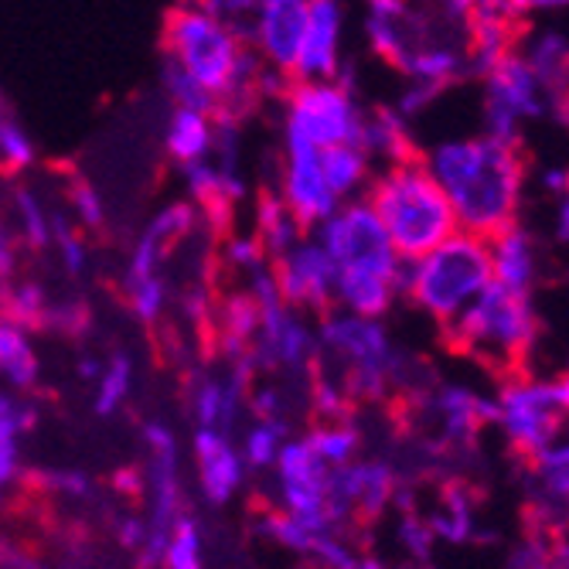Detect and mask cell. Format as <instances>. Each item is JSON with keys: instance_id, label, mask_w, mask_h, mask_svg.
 Returning <instances> with one entry per match:
<instances>
[{"instance_id": "obj_1", "label": "cell", "mask_w": 569, "mask_h": 569, "mask_svg": "<svg viewBox=\"0 0 569 569\" xmlns=\"http://www.w3.org/2000/svg\"><path fill=\"white\" fill-rule=\"evenodd\" d=\"M420 158L447 194L457 229L481 239L498 236L522 219L532 181L526 147L478 133H450L433 140Z\"/></svg>"}, {"instance_id": "obj_2", "label": "cell", "mask_w": 569, "mask_h": 569, "mask_svg": "<svg viewBox=\"0 0 569 569\" xmlns=\"http://www.w3.org/2000/svg\"><path fill=\"white\" fill-rule=\"evenodd\" d=\"M164 59L178 62L204 92H212L216 113L229 120H246L260 102L263 62L252 56L239 28L212 18L201 8H171L164 18Z\"/></svg>"}, {"instance_id": "obj_3", "label": "cell", "mask_w": 569, "mask_h": 569, "mask_svg": "<svg viewBox=\"0 0 569 569\" xmlns=\"http://www.w3.org/2000/svg\"><path fill=\"white\" fill-rule=\"evenodd\" d=\"M542 335L536 293L508 290L491 280V287L460 315L443 325V341L468 355L498 376H522L526 361L536 351V341Z\"/></svg>"}, {"instance_id": "obj_4", "label": "cell", "mask_w": 569, "mask_h": 569, "mask_svg": "<svg viewBox=\"0 0 569 569\" xmlns=\"http://www.w3.org/2000/svg\"><path fill=\"white\" fill-rule=\"evenodd\" d=\"M366 201L379 216L399 260H417L457 232L450 201L427 171L423 158L376 168Z\"/></svg>"}, {"instance_id": "obj_5", "label": "cell", "mask_w": 569, "mask_h": 569, "mask_svg": "<svg viewBox=\"0 0 569 569\" xmlns=\"http://www.w3.org/2000/svg\"><path fill=\"white\" fill-rule=\"evenodd\" d=\"M396 287L399 300H409L433 325H450L491 287L488 239L457 229L417 260H402Z\"/></svg>"}, {"instance_id": "obj_6", "label": "cell", "mask_w": 569, "mask_h": 569, "mask_svg": "<svg viewBox=\"0 0 569 569\" xmlns=\"http://www.w3.org/2000/svg\"><path fill=\"white\" fill-rule=\"evenodd\" d=\"M481 133L501 143L526 147V130L536 123H549L552 117L566 123L569 99H556L532 76L519 51L491 66L481 79Z\"/></svg>"}, {"instance_id": "obj_7", "label": "cell", "mask_w": 569, "mask_h": 569, "mask_svg": "<svg viewBox=\"0 0 569 569\" xmlns=\"http://www.w3.org/2000/svg\"><path fill=\"white\" fill-rule=\"evenodd\" d=\"M280 143L328 150L338 143H355L361 127V99L338 79L321 82H290L283 96Z\"/></svg>"}, {"instance_id": "obj_8", "label": "cell", "mask_w": 569, "mask_h": 569, "mask_svg": "<svg viewBox=\"0 0 569 569\" xmlns=\"http://www.w3.org/2000/svg\"><path fill=\"white\" fill-rule=\"evenodd\" d=\"M566 409H569L566 376L536 379L522 372L501 379L495 399V423H501L515 457L529 460L539 447L566 433Z\"/></svg>"}, {"instance_id": "obj_9", "label": "cell", "mask_w": 569, "mask_h": 569, "mask_svg": "<svg viewBox=\"0 0 569 569\" xmlns=\"http://www.w3.org/2000/svg\"><path fill=\"white\" fill-rule=\"evenodd\" d=\"M310 236H315L321 249L331 256L335 270H361V273H379L392 280L399 277L402 260L366 198L341 201L328 219H321L310 229Z\"/></svg>"}, {"instance_id": "obj_10", "label": "cell", "mask_w": 569, "mask_h": 569, "mask_svg": "<svg viewBox=\"0 0 569 569\" xmlns=\"http://www.w3.org/2000/svg\"><path fill=\"white\" fill-rule=\"evenodd\" d=\"M273 283L280 290V300L303 310V315H325L335 307V263L331 256L321 249L315 236H303L293 242L283 256L270 260Z\"/></svg>"}, {"instance_id": "obj_11", "label": "cell", "mask_w": 569, "mask_h": 569, "mask_svg": "<svg viewBox=\"0 0 569 569\" xmlns=\"http://www.w3.org/2000/svg\"><path fill=\"white\" fill-rule=\"evenodd\" d=\"M345 31H348V11L345 0H310L307 4V24L297 48V59L290 69L293 82H321L335 79L345 66Z\"/></svg>"}, {"instance_id": "obj_12", "label": "cell", "mask_w": 569, "mask_h": 569, "mask_svg": "<svg viewBox=\"0 0 569 569\" xmlns=\"http://www.w3.org/2000/svg\"><path fill=\"white\" fill-rule=\"evenodd\" d=\"M307 4L310 0H256L242 38L267 69L290 76L307 24Z\"/></svg>"}, {"instance_id": "obj_13", "label": "cell", "mask_w": 569, "mask_h": 569, "mask_svg": "<svg viewBox=\"0 0 569 569\" xmlns=\"http://www.w3.org/2000/svg\"><path fill=\"white\" fill-rule=\"evenodd\" d=\"M198 226H201V212L188 198L161 204V209L147 219V226L140 229V236L127 256L123 283L147 280V277H164V263L171 260V252L184 239H191Z\"/></svg>"}, {"instance_id": "obj_14", "label": "cell", "mask_w": 569, "mask_h": 569, "mask_svg": "<svg viewBox=\"0 0 569 569\" xmlns=\"http://www.w3.org/2000/svg\"><path fill=\"white\" fill-rule=\"evenodd\" d=\"M318 153L321 150L280 143V168H277V188H273L307 232L341 204L325 184Z\"/></svg>"}, {"instance_id": "obj_15", "label": "cell", "mask_w": 569, "mask_h": 569, "mask_svg": "<svg viewBox=\"0 0 569 569\" xmlns=\"http://www.w3.org/2000/svg\"><path fill=\"white\" fill-rule=\"evenodd\" d=\"M178 171H181L184 198L201 212V219H209L212 226L229 222L236 204L246 201V194H249V184H246L239 164H222L216 158H201V161L184 164Z\"/></svg>"}, {"instance_id": "obj_16", "label": "cell", "mask_w": 569, "mask_h": 569, "mask_svg": "<svg viewBox=\"0 0 569 569\" xmlns=\"http://www.w3.org/2000/svg\"><path fill=\"white\" fill-rule=\"evenodd\" d=\"M488 256L495 283L519 293H536V287L542 283V242L522 219L488 239Z\"/></svg>"}, {"instance_id": "obj_17", "label": "cell", "mask_w": 569, "mask_h": 569, "mask_svg": "<svg viewBox=\"0 0 569 569\" xmlns=\"http://www.w3.org/2000/svg\"><path fill=\"white\" fill-rule=\"evenodd\" d=\"M522 21H511L491 8L475 4L463 21V59H468V79H481L491 66H498L508 51L519 44Z\"/></svg>"}, {"instance_id": "obj_18", "label": "cell", "mask_w": 569, "mask_h": 569, "mask_svg": "<svg viewBox=\"0 0 569 569\" xmlns=\"http://www.w3.org/2000/svg\"><path fill=\"white\" fill-rule=\"evenodd\" d=\"M355 143L369 153V161L376 168L420 158V143H417V133H412V123L402 120L389 102L361 113V127H358Z\"/></svg>"}, {"instance_id": "obj_19", "label": "cell", "mask_w": 569, "mask_h": 569, "mask_svg": "<svg viewBox=\"0 0 569 569\" xmlns=\"http://www.w3.org/2000/svg\"><path fill=\"white\" fill-rule=\"evenodd\" d=\"M515 51L532 69V76L552 92L556 99L569 96V38L559 24H536L519 31Z\"/></svg>"}, {"instance_id": "obj_20", "label": "cell", "mask_w": 569, "mask_h": 569, "mask_svg": "<svg viewBox=\"0 0 569 569\" xmlns=\"http://www.w3.org/2000/svg\"><path fill=\"white\" fill-rule=\"evenodd\" d=\"M402 79H417L440 86L443 92L450 86L468 82V59H463V38H430L417 44L396 69Z\"/></svg>"}, {"instance_id": "obj_21", "label": "cell", "mask_w": 569, "mask_h": 569, "mask_svg": "<svg viewBox=\"0 0 569 569\" xmlns=\"http://www.w3.org/2000/svg\"><path fill=\"white\" fill-rule=\"evenodd\" d=\"M194 460H198L201 491L209 495V501H216V505L229 501L232 491L242 481V460L232 450L229 437L198 427V433H194Z\"/></svg>"}, {"instance_id": "obj_22", "label": "cell", "mask_w": 569, "mask_h": 569, "mask_svg": "<svg viewBox=\"0 0 569 569\" xmlns=\"http://www.w3.org/2000/svg\"><path fill=\"white\" fill-rule=\"evenodd\" d=\"M161 143H164V153L171 158V164H178V168L209 158L216 147V117L201 113V110L171 107L164 130H161Z\"/></svg>"}, {"instance_id": "obj_23", "label": "cell", "mask_w": 569, "mask_h": 569, "mask_svg": "<svg viewBox=\"0 0 569 569\" xmlns=\"http://www.w3.org/2000/svg\"><path fill=\"white\" fill-rule=\"evenodd\" d=\"M399 303V290L392 277L338 270L335 273V307L358 318H386Z\"/></svg>"}, {"instance_id": "obj_24", "label": "cell", "mask_w": 569, "mask_h": 569, "mask_svg": "<svg viewBox=\"0 0 569 569\" xmlns=\"http://www.w3.org/2000/svg\"><path fill=\"white\" fill-rule=\"evenodd\" d=\"M318 161H321L325 184H328V191H331L338 201L366 198L369 181H372V174H376V164L369 161V153L361 150L358 143L328 147V150L318 153Z\"/></svg>"}, {"instance_id": "obj_25", "label": "cell", "mask_w": 569, "mask_h": 569, "mask_svg": "<svg viewBox=\"0 0 569 569\" xmlns=\"http://www.w3.org/2000/svg\"><path fill=\"white\" fill-rule=\"evenodd\" d=\"M252 236L260 239L267 260H277L283 256L293 242H300L307 236V229L297 222V216L280 201V194L270 188L256 198V209H252Z\"/></svg>"}, {"instance_id": "obj_26", "label": "cell", "mask_w": 569, "mask_h": 569, "mask_svg": "<svg viewBox=\"0 0 569 569\" xmlns=\"http://www.w3.org/2000/svg\"><path fill=\"white\" fill-rule=\"evenodd\" d=\"M38 372L41 366L31 345V331L0 318V382H8L11 389H31L38 382Z\"/></svg>"}, {"instance_id": "obj_27", "label": "cell", "mask_w": 569, "mask_h": 569, "mask_svg": "<svg viewBox=\"0 0 569 569\" xmlns=\"http://www.w3.org/2000/svg\"><path fill=\"white\" fill-rule=\"evenodd\" d=\"M11 226L18 232V239L28 249H48L51 246V201H44V194L31 184H18L11 194Z\"/></svg>"}, {"instance_id": "obj_28", "label": "cell", "mask_w": 569, "mask_h": 569, "mask_svg": "<svg viewBox=\"0 0 569 569\" xmlns=\"http://www.w3.org/2000/svg\"><path fill=\"white\" fill-rule=\"evenodd\" d=\"M48 303H51V297L38 280H11V283H4V315L0 318L21 325L24 331H38V328H44Z\"/></svg>"}, {"instance_id": "obj_29", "label": "cell", "mask_w": 569, "mask_h": 569, "mask_svg": "<svg viewBox=\"0 0 569 569\" xmlns=\"http://www.w3.org/2000/svg\"><path fill=\"white\" fill-rule=\"evenodd\" d=\"M307 443L328 463V468H341V463L355 460V453L361 447V433L355 430L351 420H345V423H315Z\"/></svg>"}, {"instance_id": "obj_30", "label": "cell", "mask_w": 569, "mask_h": 569, "mask_svg": "<svg viewBox=\"0 0 569 569\" xmlns=\"http://www.w3.org/2000/svg\"><path fill=\"white\" fill-rule=\"evenodd\" d=\"M130 386H133V361H130V355L117 351L96 376V412L99 417L117 412L123 406V399L130 396Z\"/></svg>"}, {"instance_id": "obj_31", "label": "cell", "mask_w": 569, "mask_h": 569, "mask_svg": "<svg viewBox=\"0 0 569 569\" xmlns=\"http://www.w3.org/2000/svg\"><path fill=\"white\" fill-rule=\"evenodd\" d=\"M34 161H38V143L28 133V127L18 117L0 110V168L21 174L31 171Z\"/></svg>"}, {"instance_id": "obj_32", "label": "cell", "mask_w": 569, "mask_h": 569, "mask_svg": "<svg viewBox=\"0 0 569 569\" xmlns=\"http://www.w3.org/2000/svg\"><path fill=\"white\" fill-rule=\"evenodd\" d=\"M123 297H127V307L133 310L137 321L158 325L171 307V283H168V277L133 280V283H123Z\"/></svg>"}, {"instance_id": "obj_33", "label": "cell", "mask_w": 569, "mask_h": 569, "mask_svg": "<svg viewBox=\"0 0 569 569\" xmlns=\"http://www.w3.org/2000/svg\"><path fill=\"white\" fill-rule=\"evenodd\" d=\"M161 92L168 96L171 107L178 110H201V113H216V99L212 92H204L178 62L164 59L161 62Z\"/></svg>"}, {"instance_id": "obj_34", "label": "cell", "mask_w": 569, "mask_h": 569, "mask_svg": "<svg viewBox=\"0 0 569 569\" xmlns=\"http://www.w3.org/2000/svg\"><path fill=\"white\" fill-rule=\"evenodd\" d=\"M267 263H270V260H267V252H263L260 239H256L252 232H229V236L222 239V267H226L232 277L246 280L252 270H260V267H267Z\"/></svg>"}, {"instance_id": "obj_35", "label": "cell", "mask_w": 569, "mask_h": 569, "mask_svg": "<svg viewBox=\"0 0 569 569\" xmlns=\"http://www.w3.org/2000/svg\"><path fill=\"white\" fill-rule=\"evenodd\" d=\"M161 566L164 569H201V532L191 519H184V515L171 526Z\"/></svg>"}, {"instance_id": "obj_36", "label": "cell", "mask_w": 569, "mask_h": 569, "mask_svg": "<svg viewBox=\"0 0 569 569\" xmlns=\"http://www.w3.org/2000/svg\"><path fill=\"white\" fill-rule=\"evenodd\" d=\"M69 219L76 222V229L82 232H96L107 226V198L102 191L89 181H76L69 188V204H66Z\"/></svg>"}, {"instance_id": "obj_37", "label": "cell", "mask_w": 569, "mask_h": 569, "mask_svg": "<svg viewBox=\"0 0 569 569\" xmlns=\"http://www.w3.org/2000/svg\"><path fill=\"white\" fill-rule=\"evenodd\" d=\"M440 99H443V89H440V86L417 82V79H402V86H399V92H396V99L389 102V107H392L402 120L417 123V120H423V117L437 107Z\"/></svg>"}, {"instance_id": "obj_38", "label": "cell", "mask_w": 569, "mask_h": 569, "mask_svg": "<svg viewBox=\"0 0 569 569\" xmlns=\"http://www.w3.org/2000/svg\"><path fill=\"white\" fill-rule=\"evenodd\" d=\"M283 433H287V423H270V420H260L246 433V457L252 468H270L283 443Z\"/></svg>"}, {"instance_id": "obj_39", "label": "cell", "mask_w": 569, "mask_h": 569, "mask_svg": "<svg viewBox=\"0 0 569 569\" xmlns=\"http://www.w3.org/2000/svg\"><path fill=\"white\" fill-rule=\"evenodd\" d=\"M198 8L242 31L249 14H252V8H256V0H198Z\"/></svg>"}, {"instance_id": "obj_40", "label": "cell", "mask_w": 569, "mask_h": 569, "mask_svg": "<svg viewBox=\"0 0 569 569\" xmlns=\"http://www.w3.org/2000/svg\"><path fill=\"white\" fill-rule=\"evenodd\" d=\"M21 263V239L11 222L0 219V283H11Z\"/></svg>"}, {"instance_id": "obj_41", "label": "cell", "mask_w": 569, "mask_h": 569, "mask_svg": "<svg viewBox=\"0 0 569 569\" xmlns=\"http://www.w3.org/2000/svg\"><path fill=\"white\" fill-rule=\"evenodd\" d=\"M536 184H539V191L546 194V198H566L569 194V168L566 164H542V171H539V178H536Z\"/></svg>"}, {"instance_id": "obj_42", "label": "cell", "mask_w": 569, "mask_h": 569, "mask_svg": "<svg viewBox=\"0 0 569 569\" xmlns=\"http://www.w3.org/2000/svg\"><path fill=\"white\" fill-rule=\"evenodd\" d=\"M549 236L556 246H569V194L552 201V222H549Z\"/></svg>"}, {"instance_id": "obj_43", "label": "cell", "mask_w": 569, "mask_h": 569, "mask_svg": "<svg viewBox=\"0 0 569 569\" xmlns=\"http://www.w3.org/2000/svg\"><path fill=\"white\" fill-rule=\"evenodd\" d=\"M475 4L491 8V11H498V14L511 18V21H526V14H522V0H475Z\"/></svg>"}, {"instance_id": "obj_44", "label": "cell", "mask_w": 569, "mask_h": 569, "mask_svg": "<svg viewBox=\"0 0 569 569\" xmlns=\"http://www.w3.org/2000/svg\"><path fill=\"white\" fill-rule=\"evenodd\" d=\"M569 0H522V14L536 18V14H559L566 11Z\"/></svg>"}, {"instance_id": "obj_45", "label": "cell", "mask_w": 569, "mask_h": 569, "mask_svg": "<svg viewBox=\"0 0 569 569\" xmlns=\"http://www.w3.org/2000/svg\"><path fill=\"white\" fill-rule=\"evenodd\" d=\"M351 569H386V566H382L379 559H369V556H366V559H355Z\"/></svg>"}, {"instance_id": "obj_46", "label": "cell", "mask_w": 569, "mask_h": 569, "mask_svg": "<svg viewBox=\"0 0 569 569\" xmlns=\"http://www.w3.org/2000/svg\"><path fill=\"white\" fill-rule=\"evenodd\" d=\"M447 4H453V8H460V11H471V8H475V0H447Z\"/></svg>"}, {"instance_id": "obj_47", "label": "cell", "mask_w": 569, "mask_h": 569, "mask_svg": "<svg viewBox=\"0 0 569 569\" xmlns=\"http://www.w3.org/2000/svg\"><path fill=\"white\" fill-rule=\"evenodd\" d=\"M174 8H198V0H174Z\"/></svg>"}, {"instance_id": "obj_48", "label": "cell", "mask_w": 569, "mask_h": 569, "mask_svg": "<svg viewBox=\"0 0 569 569\" xmlns=\"http://www.w3.org/2000/svg\"><path fill=\"white\" fill-rule=\"evenodd\" d=\"M536 569H552V562H542V566H536Z\"/></svg>"}]
</instances>
